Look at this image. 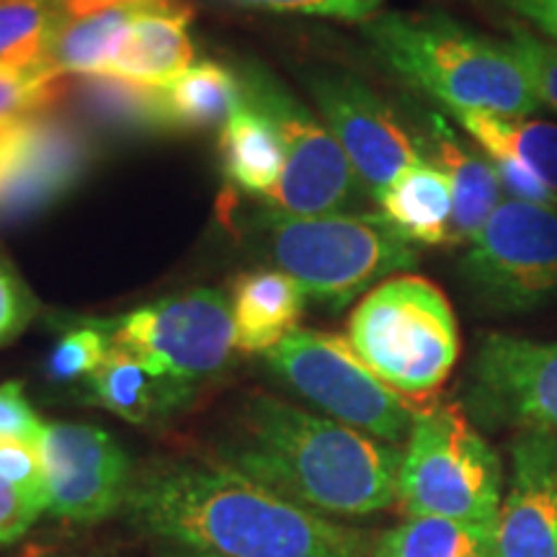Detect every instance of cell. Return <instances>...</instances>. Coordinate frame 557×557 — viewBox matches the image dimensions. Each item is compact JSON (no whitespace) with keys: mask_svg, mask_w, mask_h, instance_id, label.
<instances>
[{"mask_svg":"<svg viewBox=\"0 0 557 557\" xmlns=\"http://www.w3.org/2000/svg\"><path fill=\"white\" fill-rule=\"evenodd\" d=\"M124 511L139 532L201 557H374V542L227 465L135 472Z\"/></svg>","mask_w":557,"mask_h":557,"instance_id":"6da1fadb","label":"cell"},{"mask_svg":"<svg viewBox=\"0 0 557 557\" xmlns=\"http://www.w3.org/2000/svg\"><path fill=\"white\" fill-rule=\"evenodd\" d=\"M222 465L329 517H372L398 500L403 449L267 393L240 403Z\"/></svg>","mask_w":557,"mask_h":557,"instance_id":"7a4b0ae2","label":"cell"},{"mask_svg":"<svg viewBox=\"0 0 557 557\" xmlns=\"http://www.w3.org/2000/svg\"><path fill=\"white\" fill-rule=\"evenodd\" d=\"M367 37L389 67L449 111L532 116L542 103L506 41L444 13H377Z\"/></svg>","mask_w":557,"mask_h":557,"instance_id":"3957f363","label":"cell"},{"mask_svg":"<svg viewBox=\"0 0 557 557\" xmlns=\"http://www.w3.org/2000/svg\"><path fill=\"white\" fill-rule=\"evenodd\" d=\"M348 344L406 400H423L447 382L459 359V329L434 282L400 274L369 289L348 318Z\"/></svg>","mask_w":557,"mask_h":557,"instance_id":"277c9868","label":"cell"},{"mask_svg":"<svg viewBox=\"0 0 557 557\" xmlns=\"http://www.w3.org/2000/svg\"><path fill=\"white\" fill-rule=\"evenodd\" d=\"M506 491L504 465L457 403L416 408L400 465L408 517L449 519L491 532Z\"/></svg>","mask_w":557,"mask_h":557,"instance_id":"5b68a950","label":"cell"},{"mask_svg":"<svg viewBox=\"0 0 557 557\" xmlns=\"http://www.w3.org/2000/svg\"><path fill=\"white\" fill-rule=\"evenodd\" d=\"M269 250L305 297L333 310L418 261V248L382 214H271Z\"/></svg>","mask_w":557,"mask_h":557,"instance_id":"8992f818","label":"cell"},{"mask_svg":"<svg viewBox=\"0 0 557 557\" xmlns=\"http://www.w3.org/2000/svg\"><path fill=\"white\" fill-rule=\"evenodd\" d=\"M267 364L329 418L395 447L408 442L416 408L359 359L348 338L295 329L267 351Z\"/></svg>","mask_w":557,"mask_h":557,"instance_id":"52a82bcc","label":"cell"},{"mask_svg":"<svg viewBox=\"0 0 557 557\" xmlns=\"http://www.w3.org/2000/svg\"><path fill=\"white\" fill-rule=\"evenodd\" d=\"M465 284L498 312L557 302V207L504 199L468 243Z\"/></svg>","mask_w":557,"mask_h":557,"instance_id":"ba28073f","label":"cell"},{"mask_svg":"<svg viewBox=\"0 0 557 557\" xmlns=\"http://www.w3.org/2000/svg\"><path fill=\"white\" fill-rule=\"evenodd\" d=\"M246 101L261 109L284 145V171L267 201L282 218L336 214L357 194V171L318 116L263 70L243 78Z\"/></svg>","mask_w":557,"mask_h":557,"instance_id":"9c48e42d","label":"cell"},{"mask_svg":"<svg viewBox=\"0 0 557 557\" xmlns=\"http://www.w3.org/2000/svg\"><path fill=\"white\" fill-rule=\"evenodd\" d=\"M114 346L152 372L189 385L227 367L235 351L233 305L220 289H191L111 320Z\"/></svg>","mask_w":557,"mask_h":557,"instance_id":"30bf717a","label":"cell"},{"mask_svg":"<svg viewBox=\"0 0 557 557\" xmlns=\"http://www.w3.org/2000/svg\"><path fill=\"white\" fill-rule=\"evenodd\" d=\"M465 389L480 426L557 436V341L485 333Z\"/></svg>","mask_w":557,"mask_h":557,"instance_id":"8fae6325","label":"cell"},{"mask_svg":"<svg viewBox=\"0 0 557 557\" xmlns=\"http://www.w3.org/2000/svg\"><path fill=\"white\" fill-rule=\"evenodd\" d=\"M47 480V513L96 524L124 508L132 462L114 436L90 423H47L39 438Z\"/></svg>","mask_w":557,"mask_h":557,"instance_id":"7c38bea8","label":"cell"},{"mask_svg":"<svg viewBox=\"0 0 557 557\" xmlns=\"http://www.w3.org/2000/svg\"><path fill=\"white\" fill-rule=\"evenodd\" d=\"M308 88L361 184L377 197L403 171L423 163V145L393 109L351 73H310Z\"/></svg>","mask_w":557,"mask_h":557,"instance_id":"4fadbf2b","label":"cell"},{"mask_svg":"<svg viewBox=\"0 0 557 557\" xmlns=\"http://www.w3.org/2000/svg\"><path fill=\"white\" fill-rule=\"evenodd\" d=\"M94 163V143L75 120L41 111L21 124L0 173V220H21L65 197Z\"/></svg>","mask_w":557,"mask_h":557,"instance_id":"5bb4252c","label":"cell"},{"mask_svg":"<svg viewBox=\"0 0 557 557\" xmlns=\"http://www.w3.org/2000/svg\"><path fill=\"white\" fill-rule=\"evenodd\" d=\"M496 557H557V436L517 434L504 500L491 527Z\"/></svg>","mask_w":557,"mask_h":557,"instance_id":"9a60e30c","label":"cell"},{"mask_svg":"<svg viewBox=\"0 0 557 557\" xmlns=\"http://www.w3.org/2000/svg\"><path fill=\"white\" fill-rule=\"evenodd\" d=\"M189 24L191 11L169 0L139 5L107 75L150 88L169 86L194 62Z\"/></svg>","mask_w":557,"mask_h":557,"instance_id":"2e32d148","label":"cell"},{"mask_svg":"<svg viewBox=\"0 0 557 557\" xmlns=\"http://www.w3.org/2000/svg\"><path fill=\"white\" fill-rule=\"evenodd\" d=\"M189 382L152 372L129 351L114 346L103 364L83 382L86 398L129 423H158L194 398Z\"/></svg>","mask_w":557,"mask_h":557,"instance_id":"e0dca14e","label":"cell"},{"mask_svg":"<svg viewBox=\"0 0 557 557\" xmlns=\"http://www.w3.org/2000/svg\"><path fill=\"white\" fill-rule=\"evenodd\" d=\"M431 152L429 163L447 173L455 197V218H451V243H470L487 218L506 199L498 173L491 158L470 150L459 139L442 114L429 116V135L423 152Z\"/></svg>","mask_w":557,"mask_h":557,"instance_id":"ac0fdd59","label":"cell"},{"mask_svg":"<svg viewBox=\"0 0 557 557\" xmlns=\"http://www.w3.org/2000/svg\"><path fill=\"white\" fill-rule=\"evenodd\" d=\"M235 348L267 354L297 329L305 292L295 278L276 269L243 274L233 287Z\"/></svg>","mask_w":557,"mask_h":557,"instance_id":"d6986e66","label":"cell"},{"mask_svg":"<svg viewBox=\"0 0 557 557\" xmlns=\"http://www.w3.org/2000/svg\"><path fill=\"white\" fill-rule=\"evenodd\" d=\"M374 199H377L382 218L400 230L413 246L451 243L455 197H451L447 173L438 165L429 160L410 165Z\"/></svg>","mask_w":557,"mask_h":557,"instance_id":"ffe728a7","label":"cell"},{"mask_svg":"<svg viewBox=\"0 0 557 557\" xmlns=\"http://www.w3.org/2000/svg\"><path fill=\"white\" fill-rule=\"evenodd\" d=\"M243 101H246L243 81L235 78L227 67L209 60L191 65L169 86H160V103L169 132L225 127Z\"/></svg>","mask_w":557,"mask_h":557,"instance_id":"44dd1931","label":"cell"},{"mask_svg":"<svg viewBox=\"0 0 557 557\" xmlns=\"http://www.w3.org/2000/svg\"><path fill=\"white\" fill-rule=\"evenodd\" d=\"M220 156L227 181L248 194L269 197L282 178V137L269 116L248 101H243L233 120L222 127Z\"/></svg>","mask_w":557,"mask_h":557,"instance_id":"7402d4cb","label":"cell"},{"mask_svg":"<svg viewBox=\"0 0 557 557\" xmlns=\"http://www.w3.org/2000/svg\"><path fill=\"white\" fill-rule=\"evenodd\" d=\"M62 99L73 101L81 114L107 129L169 132L160 88L143 83L114 78V75H73L65 78Z\"/></svg>","mask_w":557,"mask_h":557,"instance_id":"603a6c76","label":"cell"},{"mask_svg":"<svg viewBox=\"0 0 557 557\" xmlns=\"http://www.w3.org/2000/svg\"><path fill=\"white\" fill-rule=\"evenodd\" d=\"M487 158H506L527 165L557 191V124L529 116H498L485 111H449Z\"/></svg>","mask_w":557,"mask_h":557,"instance_id":"cb8c5ba5","label":"cell"},{"mask_svg":"<svg viewBox=\"0 0 557 557\" xmlns=\"http://www.w3.org/2000/svg\"><path fill=\"white\" fill-rule=\"evenodd\" d=\"M137 11L139 5H116L86 16H70L54 34L45 62L60 78L107 75Z\"/></svg>","mask_w":557,"mask_h":557,"instance_id":"d4e9b609","label":"cell"},{"mask_svg":"<svg viewBox=\"0 0 557 557\" xmlns=\"http://www.w3.org/2000/svg\"><path fill=\"white\" fill-rule=\"evenodd\" d=\"M374 557H496L487 529L449 519L408 517L374 542Z\"/></svg>","mask_w":557,"mask_h":557,"instance_id":"484cf974","label":"cell"},{"mask_svg":"<svg viewBox=\"0 0 557 557\" xmlns=\"http://www.w3.org/2000/svg\"><path fill=\"white\" fill-rule=\"evenodd\" d=\"M70 18L65 0H11L0 3V62H45L54 34Z\"/></svg>","mask_w":557,"mask_h":557,"instance_id":"4316f807","label":"cell"},{"mask_svg":"<svg viewBox=\"0 0 557 557\" xmlns=\"http://www.w3.org/2000/svg\"><path fill=\"white\" fill-rule=\"evenodd\" d=\"M111 348H114L111 320H88V323L70 325L47 357V377L54 385L86 382L103 364Z\"/></svg>","mask_w":557,"mask_h":557,"instance_id":"83f0119b","label":"cell"},{"mask_svg":"<svg viewBox=\"0 0 557 557\" xmlns=\"http://www.w3.org/2000/svg\"><path fill=\"white\" fill-rule=\"evenodd\" d=\"M62 88L65 78H60L47 62H0V124H13L50 111L62 99Z\"/></svg>","mask_w":557,"mask_h":557,"instance_id":"f1b7e54d","label":"cell"},{"mask_svg":"<svg viewBox=\"0 0 557 557\" xmlns=\"http://www.w3.org/2000/svg\"><path fill=\"white\" fill-rule=\"evenodd\" d=\"M506 32L508 50L524 70L529 86L540 99L542 109L547 107L557 114V45L534 34L519 21H508Z\"/></svg>","mask_w":557,"mask_h":557,"instance_id":"f546056e","label":"cell"},{"mask_svg":"<svg viewBox=\"0 0 557 557\" xmlns=\"http://www.w3.org/2000/svg\"><path fill=\"white\" fill-rule=\"evenodd\" d=\"M0 478L16 487L26 500L47 511L45 465L37 444L0 442Z\"/></svg>","mask_w":557,"mask_h":557,"instance_id":"4dcf8cb0","label":"cell"},{"mask_svg":"<svg viewBox=\"0 0 557 557\" xmlns=\"http://www.w3.org/2000/svg\"><path fill=\"white\" fill-rule=\"evenodd\" d=\"M47 423L26 398L21 382H3L0 385V442H26L39 444Z\"/></svg>","mask_w":557,"mask_h":557,"instance_id":"1f68e13d","label":"cell"},{"mask_svg":"<svg viewBox=\"0 0 557 557\" xmlns=\"http://www.w3.org/2000/svg\"><path fill=\"white\" fill-rule=\"evenodd\" d=\"M248 5H261L271 11L305 13V16H325L341 21H372L385 0H240Z\"/></svg>","mask_w":557,"mask_h":557,"instance_id":"d6a6232c","label":"cell"},{"mask_svg":"<svg viewBox=\"0 0 557 557\" xmlns=\"http://www.w3.org/2000/svg\"><path fill=\"white\" fill-rule=\"evenodd\" d=\"M34 315V297L18 276L0 261V346L18 336Z\"/></svg>","mask_w":557,"mask_h":557,"instance_id":"836d02e7","label":"cell"},{"mask_svg":"<svg viewBox=\"0 0 557 557\" xmlns=\"http://www.w3.org/2000/svg\"><path fill=\"white\" fill-rule=\"evenodd\" d=\"M41 508L26 500L11 483L0 478V545L18 542L41 517Z\"/></svg>","mask_w":557,"mask_h":557,"instance_id":"e575fe53","label":"cell"},{"mask_svg":"<svg viewBox=\"0 0 557 557\" xmlns=\"http://www.w3.org/2000/svg\"><path fill=\"white\" fill-rule=\"evenodd\" d=\"M513 21L557 45V0H496Z\"/></svg>","mask_w":557,"mask_h":557,"instance_id":"d590c367","label":"cell"},{"mask_svg":"<svg viewBox=\"0 0 557 557\" xmlns=\"http://www.w3.org/2000/svg\"><path fill=\"white\" fill-rule=\"evenodd\" d=\"M143 3H160V0H65L70 16H86V13L116 9V5H143Z\"/></svg>","mask_w":557,"mask_h":557,"instance_id":"8d00e7d4","label":"cell"},{"mask_svg":"<svg viewBox=\"0 0 557 557\" xmlns=\"http://www.w3.org/2000/svg\"><path fill=\"white\" fill-rule=\"evenodd\" d=\"M21 124H24V120L13 124H0V173L5 171L13 150H16L18 137H21Z\"/></svg>","mask_w":557,"mask_h":557,"instance_id":"74e56055","label":"cell"},{"mask_svg":"<svg viewBox=\"0 0 557 557\" xmlns=\"http://www.w3.org/2000/svg\"><path fill=\"white\" fill-rule=\"evenodd\" d=\"M184 557H201V555H184Z\"/></svg>","mask_w":557,"mask_h":557,"instance_id":"f35d334b","label":"cell"},{"mask_svg":"<svg viewBox=\"0 0 557 557\" xmlns=\"http://www.w3.org/2000/svg\"><path fill=\"white\" fill-rule=\"evenodd\" d=\"M0 3H11V0H0Z\"/></svg>","mask_w":557,"mask_h":557,"instance_id":"ab89813d","label":"cell"}]
</instances>
